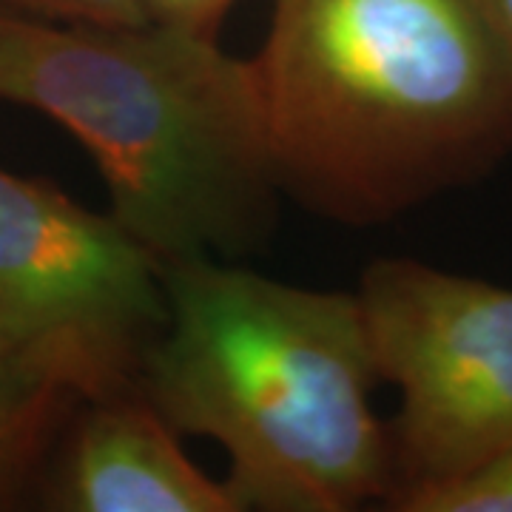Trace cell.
<instances>
[{
  "instance_id": "3957f363",
  "label": "cell",
  "mask_w": 512,
  "mask_h": 512,
  "mask_svg": "<svg viewBox=\"0 0 512 512\" xmlns=\"http://www.w3.org/2000/svg\"><path fill=\"white\" fill-rule=\"evenodd\" d=\"M0 103L46 114L92 154L109 214L160 265L228 262L274 231L282 191L254 60L217 37L0 6Z\"/></svg>"
},
{
  "instance_id": "8992f818",
  "label": "cell",
  "mask_w": 512,
  "mask_h": 512,
  "mask_svg": "<svg viewBox=\"0 0 512 512\" xmlns=\"http://www.w3.org/2000/svg\"><path fill=\"white\" fill-rule=\"evenodd\" d=\"M46 501L63 512H239L140 390L77 404Z\"/></svg>"
},
{
  "instance_id": "8fae6325",
  "label": "cell",
  "mask_w": 512,
  "mask_h": 512,
  "mask_svg": "<svg viewBox=\"0 0 512 512\" xmlns=\"http://www.w3.org/2000/svg\"><path fill=\"white\" fill-rule=\"evenodd\" d=\"M481 3L495 23V29L501 32V37L510 43L512 49V0H481Z\"/></svg>"
},
{
  "instance_id": "9c48e42d",
  "label": "cell",
  "mask_w": 512,
  "mask_h": 512,
  "mask_svg": "<svg viewBox=\"0 0 512 512\" xmlns=\"http://www.w3.org/2000/svg\"><path fill=\"white\" fill-rule=\"evenodd\" d=\"M0 6L26 15L92 26H140L148 23L143 0H0Z\"/></svg>"
},
{
  "instance_id": "7a4b0ae2",
  "label": "cell",
  "mask_w": 512,
  "mask_h": 512,
  "mask_svg": "<svg viewBox=\"0 0 512 512\" xmlns=\"http://www.w3.org/2000/svg\"><path fill=\"white\" fill-rule=\"evenodd\" d=\"M168 319L140 393L228 456L239 512H350L393 495L382 382L359 293L276 282L222 259L163 265Z\"/></svg>"
},
{
  "instance_id": "5b68a950",
  "label": "cell",
  "mask_w": 512,
  "mask_h": 512,
  "mask_svg": "<svg viewBox=\"0 0 512 512\" xmlns=\"http://www.w3.org/2000/svg\"><path fill=\"white\" fill-rule=\"evenodd\" d=\"M359 302L382 382L396 498L473 473L512 447V288L419 259H376Z\"/></svg>"
},
{
  "instance_id": "277c9868",
  "label": "cell",
  "mask_w": 512,
  "mask_h": 512,
  "mask_svg": "<svg viewBox=\"0 0 512 512\" xmlns=\"http://www.w3.org/2000/svg\"><path fill=\"white\" fill-rule=\"evenodd\" d=\"M163 265L111 214L0 168V356L74 404L140 390Z\"/></svg>"
},
{
  "instance_id": "ba28073f",
  "label": "cell",
  "mask_w": 512,
  "mask_h": 512,
  "mask_svg": "<svg viewBox=\"0 0 512 512\" xmlns=\"http://www.w3.org/2000/svg\"><path fill=\"white\" fill-rule=\"evenodd\" d=\"M396 512H512V447L484 467L439 487L396 498Z\"/></svg>"
},
{
  "instance_id": "30bf717a",
  "label": "cell",
  "mask_w": 512,
  "mask_h": 512,
  "mask_svg": "<svg viewBox=\"0 0 512 512\" xmlns=\"http://www.w3.org/2000/svg\"><path fill=\"white\" fill-rule=\"evenodd\" d=\"M239 0H143L151 23L174 26L202 37L220 35L222 23Z\"/></svg>"
},
{
  "instance_id": "6da1fadb",
  "label": "cell",
  "mask_w": 512,
  "mask_h": 512,
  "mask_svg": "<svg viewBox=\"0 0 512 512\" xmlns=\"http://www.w3.org/2000/svg\"><path fill=\"white\" fill-rule=\"evenodd\" d=\"M254 69L279 191L342 225L512 154V49L481 0H274Z\"/></svg>"
},
{
  "instance_id": "52a82bcc",
  "label": "cell",
  "mask_w": 512,
  "mask_h": 512,
  "mask_svg": "<svg viewBox=\"0 0 512 512\" xmlns=\"http://www.w3.org/2000/svg\"><path fill=\"white\" fill-rule=\"evenodd\" d=\"M72 410H77L72 399L0 356V507L18 498L35 476Z\"/></svg>"
}]
</instances>
